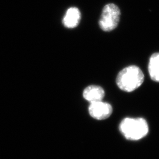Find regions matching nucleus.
<instances>
[{"label": "nucleus", "mask_w": 159, "mask_h": 159, "mask_svg": "<svg viewBox=\"0 0 159 159\" xmlns=\"http://www.w3.org/2000/svg\"><path fill=\"white\" fill-rule=\"evenodd\" d=\"M144 75L141 69L136 66L123 68L117 75L116 84L120 89L125 92H131L142 85Z\"/></svg>", "instance_id": "1"}, {"label": "nucleus", "mask_w": 159, "mask_h": 159, "mask_svg": "<svg viewBox=\"0 0 159 159\" xmlns=\"http://www.w3.org/2000/svg\"><path fill=\"white\" fill-rule=\"evenodd\" d=\"M120 130L126 139L139 140L148 134V126L142 118H125L120 125Z\"/></svg>", "instance_id": "2"}, {"label": "nucleus", "mask_w": 159, "mask_h": 159, "mask_svg": "<svg viewBox=\"0 0 159 159\" xmlns=\"http://www.w3.org/2000/svg\"><path fill=\"white\" fill-rule=\"evenodd\" d=\"M120 10L114 4L104 6L99 21L100 29L104 31H111L116 29L120 21Z\"/></svg>", "instance_id": "3"}, {"label": "nucleus", "mask_w": 159, "mask_h": 159, "mask_svg": "<svg viewBox=\"0 0 159 159\" xmlns=\"http://www.w3.org/2000/svg\"><path fill=\"white\" fill-rule=\"evenodd\" d=\"M89 112L93 118L102 120L107 119L111 116L113 108L108 102L100 101L91 102L89 107Z\"/></svg>", "instance_id": "4"}, {"label": "nucleus", "mask_w": 159, "mask_h": 159, "mask_svg": "<svg viewBox=\"0 0 159 159\" xmlns=\"http://www.w3.org/2000/svg\"><path fill=\"white\" fill-rule=\"evenodd\" d=\"M84 99L90 102L102 101L105 92L102 87L98 85H89L86 87L83 93Z\"/></svg>", "instance_id": "5"}, {"label": "nucleus", "mask_w": 159, "mask_h": 159, "mask_svg": "<svg viewBox=\"0 0 159 159\" xmlns=\"http://www.w3.org/2000/svg\"><path fill=\"white\" fill-rule=\"evenodd\" d=\"M81 19V13L76 7L68 8L63 18L64 25L68 29H74L80 23Z\"/></svg>", "instance_id": "6"}, {"label": "nucleus", "mask_w": 159, "mask_h": 159, "mask_svg": "<svg viewBox=\"0 0 159 159\" xmlns=\"http://www.w3.org/2000/svg\"><path fill=\"white\" fill-rule=\"evenodd\" d=\"M148 69L152 80L159 82V52L154 53L150 57Z\"/></svg>", "instance_id": "7"}]
</instances>
